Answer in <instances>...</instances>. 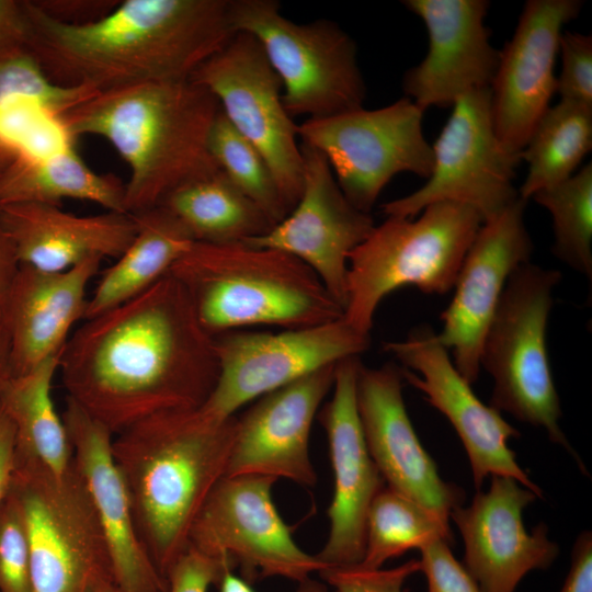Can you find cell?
<instances>
[{
    "label": "cell",
    "instance_id": "7bdbcfd3",
    "mask_svg": "<svg viewBox=\"0 0 592 592\" xmlns=\"http://www.w3.org/2000/svg\"><path fill=\"white\" fill-rule=\"evenodd\" d=\"M15 430L0 406V503L7 496L14 470Z\"/></svg>",
    "mask_w": 592,
    "mask_h": 592
},
{
    "label": "cell",
    "instance_id": "f546056e",
    "mask_svg": "<svg viewBox=\"0 0 592 592\" xmlns=\"http://www.w3.org/2000/svg\"><path fill=\"white\" fill-rule=\"evenodd\" d=\"M158 206L174 216L195 242H244L274 226L221 171L178 187Z\"/></svg>",
    "mask_w": 592,
    "mask_h": 592
},
{
    "label": "cell",
    "instance_id": "4fadbf2b",
    "mask_svg": "<svg viewBox=\"0 0 592 592\" xmlns=\"http://www.w3.org/2000/svg\"><path fill=\"white\" fill-rule=\"evenodd\" d=\"M371 337L344 317L280 332L235 330L215 335L219 375L201 407L224 420L243 405L344 358L360 356Z\"/></svg>",
    "mask_w": 592,
    "mask_h": 592
},
{
    "label": "cell",
    "instance_id": "ac0fdd59",
    "mask_svg": "<svg viewBox=\"0 0 592 592\" xmlns=\"http://www.w3.org/2000/svg\"><path fill=\"white\" fill-rule=\"evenodd\" d=\"M401 366L361 365L356 406L367 449L385 485L422 505L449 525L452 511L462 505L463 489L444 481L422 446L409 419Z\"/></svg>",
    "mask_w": 592,
    "mask_h": 592
},
{
    "label": "cell",
    "instance_id": "4316f807",
    "mask_svg": "<svg viewBox=\"0 0 592 592\" xmlns=\"http://www.w3.org/2000/svg\"><path fill=\"white\" fill-rule=\"evenodd\" d=\"M96 92L54 83L25 46L0 49V174L69 146L58 115Z\"/></svg>",
    "mask_w": 592,
    "mask_h": 592
},
{
    "label": "cell",
    "instance_id": "603a6c76",
    "mask_svg": "<svg viewBox=\"0 0 592 592\" xmlns=\"http://www.w3.org/2000/svg\"><path fill=\"white\" fill-rule=\"evenodd\" d=\"M335 365L326 366L260 398L240 418L225 476L283 478L312 487L309 456L315 417L332 389Z\"/></svg>",
    "mask_w": 592,
    "mask_h": 592
},
{
    "label": "cell",
    "instance_id": "1f68e13d",
    "mask_svg": "<svg viewBox=\"0 0 592 592\" xmlns=\"http://www.w3.org/2000/svg\"><path fill=\"white\" fill-rule=\"evenodd\" d=\"M591 148L592 107L561 100L549 106L520 153L528 166L520 197L527 201L569 179Z\"/></svg>",
    "mask_w": 592,
    "mask_h": 592
},
{
    "label": "cell",
    "instance_id": "836d02e7",
    "mask_svg": "<svg viewBox=\"0 0 592 592\" xmlns=\"http://www.w3.org/2000/svg\"><path fill=\"white\" fill-rule=\"evenodd\" d=\"M533 198L553 219V253L573 270L592 277V163Z\"/></svg>",
    "mask_w": 592,
    "mask_h": 592
},
{
    "label": "cell",
    "instance_id": "7a4b0ae2",
    "mask_svg": "<svg viewBox=\"0 0 592 592\" xmlns=\"http://www.w3.org/2000/svg\"><path fill=\"white\" fill-rule=\"evenodd\" d=\"M25 47L50 81L98 92L189 80L234 36L229 0H125L67 23L24 1Z\"/></svg>",
    "mask_w": 592,
    "mask_h": 592
},
{
    "label": "cell",
    "instance_id": "ba28073f",
    "mask_svg": "<svg viewBox=\"0 0 592 592\" xmlns=\"http://www.w3.org/2000/svg\"><path fill=\"white\" fill-rule=\"evenodd\" d=\"M235 33L261 45L278 76L283 103L291 115L329 117L363 107L366 86L353 38L335 22L296 23L276 0H229Z\"/></svg>",
    "mask_w": 592,
    "mask_h": 592
},
{
    "label": "cell",
    "instance_id": "d4e9b609",
    "mask_svg": "<svg viewBox=\"0 0 592 592\" xmlns=\"http://www.w3.org/2000/svg\"><path fill=\"white\" fill-rule=\"evenodd\" d=\"M101 261L91 259L64 272L20 265L1 316L10 338L12 376L62 351L70 329L84 320L88 284Z\"/></svg>",
    "mask_w": 592,
    "mask_h": 592
},
{
    "label": "cell",
    "instance_id": "f1b7e54d",
    "mask_svg": "<svg viewBox=\"0 0 592 592\" xmlns=\"http://www.w3.org/2000/svg\"><path fill=\"white\" fill-rule=\"evenodd\" d=\"M65 198L89 201L106 210L127 213L125 184L113 174L93 171L76 146L16 161L0 174V206L18 203L60 206Z\"/></svg>",
    "mask_w": 592,
    "mask_h": 592
},
{
    "label": "cell",
    "instance_id": "8992f818",
    "mask_svg": "<svg viewBox=\"0 0 592 592\" xmlns=\"http://www.w3.org/2000/svg\"><path fill=\"white\" fill-rule=\"evenodd\" d=\"M482 224L476 209L455 202L431 204L414 218L386 217L350 254L344 319L369 335L391 292L408 285L430 295L449 292Z\"/></svg>",
    "mask_w": 592,
    "mask_h": 592
},
{
    "label": "cell",
    "instance_id": "52a82bcc",
    "mask_svg": "<svg viewBox=\"0 0 592 592\" xmlns=\"http://www.w3.org/2000/svg\"><path fill=\"white\" fill-rule=\"evenodd\" d=\"M560 280L559 271L531 262L514 270L486 330L479 365L493 379L489 406L545 429L551 442L579 460L559 425L561 408L546 345L553 292Z\"/></svg>",
    "mask_w": 592,
    "mask_h": 592
},
{
    "label": "cell",
    "instance_id": "ee69618b",
    "mask_svg": "<svg viewBox=\"0 0 592 592\" xmlns=\"http://www.w3.org/2000/svg\"><path fill=\"white\" fill-rule=\"evenodd\" d=\"M14 246L7 235L0 218V317L20 269Z\"/></svg>",
    "mask_w": 592,
    "mask_h": 592
},
{
    "label": "cell",
    "instance_id": "e575fe53",
    "mask_svg": "<svg viewBox=\"0 0 592 592\" xmlns=\"http://www.w3.org/2000/svg\"><path fill=\"white\" fill-rule=\"evenodd\" d=\"M209 150L224 175L274 225L291 212L263 156L234 128L220 109L212 126Z\"/></svg>",
    "mask_w": 592,
    "mask_h": 592
},
{
    "label": "cell",
    "instance_id": "d590c367",
    "mask_svg": "<svg viewBox=\"0 0 592 592\" xmlns=\"http://www.w3.org/2000/svg\"><path fill=\"white\" fill-rule=\"evenodd\" d=\"M0 592H33L26 522L11 485L0 503Z\"/></svg>",
    "mask_w": 592,
    "mask_h": 592
},
{
    "label": "cell",
    "instance_id": "30bf717a",
    "mask_svg": "<svg viewBox=\"0 0 592 592\" xmlns=\"http://www.w3.org/2000/svg\"><path fill=\"white\" fill-rule=\"evenodd\" d=\"M423 112L403 96L380 109L306 118L297 126L298 138L326 157L346 200L369 214L396 174L431 175L434 155L423 133Z\"/></svg>",
    "mask_w": 592,
    "mask_h": 592
},
{
    "label": "cell",
    "instance_id": "7c38bea8",
    "mask_svg": "<svg viewBox=\"0 0 592 592\" xmlns=\"http://www.w3.org/2000/svg\"><path fill=\"white\" fill-rule=\"evenodd\" d=\"M190 80L214 95L227 121L263 156L292 209L304 182L298 125L284 106L281 80L259 42L235 33Z\"/></svg>",
    "mask_w": 592,
    "mask_h": 592
},
{
    "label": "cell",
    "instance_id": "6da1fadb",
    "mask_svg": "<svg viewBox=\"0 0 592 592\" xmlns=\"http://www.w3.org/2000/svg\"><path fill=\"white\" fill-rule=\"evenodd\" d=\"M67 398L116 435L157 413L201 408L219 375L215 337L167 273L84 323L59 358Z\"/></svg>",
    "mask_w": 592,
    "mask_h": 592
},
{
    "label": "cell",
    "instance_id": "9a60e30c",
    "mask_svg": "<svg viewBox=\"0 0 592 592\" xmlns=\"http://www.w3.org/2000/svg\"><path fill=\"white\" fill-rule=\"evenodd\" d=\"M384 350L401 364L405 382L422 391L455 429L468 455L477 491L488 476L497 475L514 478L543 498L542 489L520 467L508 445L509 440L520 436L519 431L479 400L431 327L415 328L402 341L386 342Z\"/></svg>",
    "mask_w": 592,
    "mask_h": 592
},
{
    "label": "cell",
    "instance_id": "7dc6e473",
    "mask_svg": "<svg viewBox=\"0 0 592 592\" xmlns=\"http://www.w3.org/2000/svg\"><path fill=\"white\" fill-rule=\"evenodd\" d=\"M90 592H122L114 581H106L98 584Z\"/></svg>",
    "mask_w": 592,
    "mask_h": 592
},
{
    "label": "cell",
    "instance_id": "7402d4cb",
    "mask_svg": "<svg viewBox=\"0 0 592 592\" xmlns=\"http://www.w3.org/2000/svg\"><path fill=\"white\" fill-rule=\"evenodd\" d=\"M428 32L429 47L423 60L402 78L407 98L421 110L449 107L463 95L490 89L500 50L490 43L485 24L487 0H405Z\"/></svg>",
    "mask_w": 592,
    "mask_h": 592
},
{
    "label": "cell",
    "instance_id": "8d00e7d4",
    "mask_svg": "<svg viewBox=\"0 0 592 592\" xmlns=\"http://www.w3.org/2000/svg\"><path fill=\"white\" fill-rule=\"evenodd\" d=\"M559 50L562 65L556 93L561 101L592 107V36L563 31Z\"/></svg>",
    "mask_w": 592,
    "mask_h": 592
},
{
    "label": "cell",
    "instance_id": "5bb4252c",
    "mask_svg": "<svg viewBox=\"0 0 592 592\" xmlns=\"http://www.w3.org/2000/svg\"><path fill=\"white\" fill-rule=\"evenodd\" d=\"M275 481L224 476L193 524L190 546L228 560L249 583L271 577L299 583L327 569L293 539L272 499Z\"/></svg>",
    "mask_w": 592,
    "mask_h": 592
},
{
    "label": "cell",
    "instance_id": "83f0119b",
    "mask_svg": "<svg viewBox=\"0 0 592 592\" xmlns=\"http://www.w3.org/2000/svg\"><path fill=\"white\" fill-rule=\"evenodd\" d=\"M136 235L103 273L88 301L86 319L136 297L162 276L195 242L187 230L161 206L132 214Z\"/></svg>",
    "mask_w": 592,
    "mask_h": 592
},
{
    "label": "cell",
    "instance_id": "60d3db41",
    "mask_svg": "<svg viewBox=\"0 0 592 592\" xmlns=\"http://www.w3.org/2000/svg\"><path fill=\"white\" fill-rule=\"evenodd\" d=\"M559 592H592V534L580 533L573 544L571 563Z\"/></svg>",
    "mask_w": 592,
    "mask_h": 592
},
{
    "label": "cell",
    "instance_id": "d6a6232c",
    "mask_svg": "<svg viewBox=\"0 0 592 592\" xmlns=\"http://www.w3.org/2000/svg\"><path fill=\"white\" fill-rule=\"evenodd\" d=\"M444 538L449 525L422 505L385 486L373 499L366 517L364 556L358 566L379 569L390 558Z\"/></svg>",
    "mask_w": 592,
    "mask_h": 592
},
{
    "label": "cell",
    "instance_id": "4dcf8cb0",
    "mask_svg": "<svg viewBox=\"0 0 592 592\" xmlns=\"http://www.w3.org/2000/svg\"><path fill=\"white\" fill-rule=\"evenodd\" d=\"M60 354L27 373L12 376L0 391V406L14 425L15 452L59 474L72 464L69 436L52 398Z\"/></svg>",
    "mask_w": 592,
    "mask_h": 592
},
{
    "label": "cell",
    "instance_id": "8fae6325",
    "mask_svg": "<svg viewBox=\"0 0 592 592\" xmlns=\"http://www.w3.org/2000/svg\"><path fill=\"white\" fill-rule=\"evenodd\" d=\"M434 166L413 193L382 205L386 217L414 218L426 206L455 202L476 209L483 221L519 197L513 180L521 156L499 139L492 121L490 89L460 96L432 146Z\"/></svg>",
    "mask_w": 592,
    "mask_h": 592
},
{
    "label": "cell",
    "instance_id": "e0dca14e",
    "mask_svg": "<svg viewBox=\"0 0 592 592\" xmlns=\"http://www.w3.org/2000/svg\"><path fill=\"white\" fill-rule=\"evenodd\" d=\"M525 200L519 197L494 218L483 221L457 275L454 296L442 312L441 344L471 385L480 373L486 330L508 278L530 262L534 244L524 223Z\"/></svg>",
    "mask_w": 592,
    "mask_h": 592
},
{
    "label": "cell",
    "instance_id": "ab89813d",
    "mask_svg": "<svg viewBox=\"0 0 592 592\" xmlns=\"http://www.w3.org/2000/svg\"><path fill=\"white\" fill-rule=\"evenodd\" d=\"M232 565L192 546L174 562L166 577L167 592H208Z\"/></svg>",
    "mask_w": 592,
    "mask_h": 592
},
{
    "label": "cell",
    "instance_id": "2e32d148",
    "mask_svg": "<svg viewBox=\"0 0 592 592\" xmlns=\"http://www.w3.org/2000/svg\"><path fill=\"white\" fill-rule=\"evenodd\" d=\"M300 151L304 182L295 206L266 234L244 242L305 263L344 309L350 254L376 225L346 200L320 151L304 143Z\"/></svg>",
    "mask_w": 592,
    "mask_h": 592
},
{
    "label": "cell",
    "instance_id": "f35d334b",
    "mask_svg": "<svg viewBox=\"0 0 592 592\" xmlns=\"http://www.w3.org/2000/svg\"><path fill=\"white\" fill-rule=\"evenodd\" d=\"M419 550L420 571L426 578L428 592H481L464 565L454 557L449 542L437 538Z\"/></svg>",
    "mask_w": 592,
    "mask_h": 592
},
{
    "label": "cell",
    "instance_id": "ffe728a7",
    "mask_svg": "<svg viewBox=\"0 0 592 592\" xmlns=\"http://www.w3.org/2000/svg\"><path fill=\"white\" fill-rule=\"evenodd\" d=\"M360 356L335 367L332 397L318 414L323 426L334 477L328 509L329 535L317 558L328 567L360 565L365 548L366 517L386 486L367 449L356 406Z\"/></svg>",
    "mask_w": 592,
    "mask_h": 592
},
{
    "label": "cell",
    "instance_id": "cb8c5ba5",
    "mask_svg": "<svg viewBox=\"0 0 592 592\" xmlns=\"http://www.w3.org/2000/svg\"><path fill=\"white\" fill-rule=\"evenodd\" d=\"M61 418L75 466L103 531L118 589L167 592L164 579L139 539L129 497L112 454L113 434L69 398Z\"/></svg>",
    "mask_w": 592,
    "mask_h": 592
},
{
    "label": "cell",
    "instance_id": "b9f144b4",
    "mask_svg": "<svg viewBox=\"0 0 592 592\" xmlns=\"http://www.w3.org/2000/svg\"><path fill=\"white\" fill-rule=\"evenodd\" d=\"M26 30L24 1L0 0V49L25 46Z\"/></svg>",
    "mask_w": 592,
    "mask_h": 592
},
{
    "label": "cell",
    "instance_id": "3957f363",
    "mask_svg": "<svg viewBox=\"0 0 592 592\" xmlns=\"http://www.w3.org/2000/svg\"><path fill=\"white\" fill-rule=\"evenodd\" d=\"M218 113L214 95L189 79L100 91L58 118L72 138L92 135L113 146L130 171L125 209L135 214L220 171L209 150Z\"/></svg>",
    "mask_w": 592,
    "mask_h": 592
},
{
    "label": "cell",
    "instance_id": "d6986e66",
    "mask_svg": "<svg viewBox=\"0 0 592 592\" xmlns=\"http://www.w3.org/2000/svg\"><path fill=\"white\" fill-rule=\"evenodd\" d=\"M580 0H528L513 36L500 50L490 86L493 126L502 144L520 153L556 93L554 73L563 26Z\"/></svg>",
    "mask_w": 592,
    "mask_h": 592
},
{
    "label": "cell",
    "instance_id": "484cf974",
    "mask_svg": "<svg viewBox=\"0 0 592 592\" xmlns=\"http://www.w3.org/2000/svg\"><path fill=\"white\" fill-rule=\"evenodd\" d=\"M0 218L20 264L45 272H64L91 259H117L137 230L128 213L79 216L41 203L0 206Z\"/></svg>",
    "mask_w": 592,
    "mask_h": 592
},
{
    "label": "cell",
    "instance_id": "9c48e42d",
    "mask_svg": "<svg viewBox=\"0 0 592 592\" xmlns=\"http://www.w3.org/2000/svg\"><path fill=\"white\" fill-rule=\"evenodd\" d=\"M11 488L26 522L33 592H90L115 582L100 521L73 459L59 474L15 452Z\"/></svg>",
    "mask_w": 592,
    "mask_h": 592
},
{
    "label": "cell",
    "instance_id": "277c9868",
    "mask_svg": "<svg viewBox=\"0 0 592 592\" xmlns=\"http://www.w3.org/2000/svg\"><path fill=\"white\" fill-rule=\"evenodd\" d=\"M236 425V415L220 420L198 408L157 413L113 435L139 539L164 581L226 474Z\"/></svg>",
    "mask_w": 592,
    "mask_h": 592
},
{
    "label": "cell",
    "instance_id": "44dd1931",
    "mask_svg": "<svg viewBox=\"0 0 592 592\" xmlns=\"http://www.w3.org/2000/svg\"><path fill=\"white\" fill-rule=\"evenodd\" d=\"M537 498L514 478L493 475L487 491L452 511L464 540L463 565L481 592H514L528 572L545 570L557 558L547 526L528 533L523 524V510Z\"/></svg>",
    "mask_w": 592,
    "mask_h": 592
},
{
    "label": "cell",
    "instance_id": "f6af8a7d",
    "mask_svg": "<svg viewBox=\"0 0 592 592\" xmlns=\"http://www.w3.org/2000/svg\"><path fill=\"white\" fill-rule=\"evenodd\" d=\"M218 592H255L251 583L234 573L232 569H226L217 583ZM296 592H330L321 582L311 578L298 583Z\"/></svg>",
    "mask_w": 592,
    "mask_h": 592
},
{
    "label": "cell",
    "instance_id": "74e56055",
    "mask_svg": "<svg viewBox=\"0 0 592 592\" xmlns=\"http://www.w3.org/2000/svg\"><path fill=\"white\" fill-rule=\"evenodd\" d=\"M418 571L420 562L412 559L390 569H365L358 565L328 567L319 576L333 592H406L405 582Z\"/></svg>",
    "mask_w": 592,
    "mask_h": 592
},
{
    "label": "cell",
    "instance_id": "5b68a950",
    "mask_svg": "<svg viewBox=\"0 0 592 592\" xmlns=\"http://www.w3.org/2000/svg\"><path fill=\"white\" fill-rule=\"evenodd\" d=\"M168 273L183 285L214 337L251 326L306 328L344 316L310 267L271 248L194 242Z\"/></svg>",
    "mask_w": 592,
    "mask_h": 592
},
{
    "label": "cell",
    "instance_id": "bcb514c9",
    "mask_svg": "<svg viewBox=\"0 0 592 592\" xmlns=\"http://www.w3.org/2000/svg\"><path fill=\"white\" fill-rule=\"evenodd\" d=\"M10 353L9 333L0 317V391L5 383L12 377Z\"/></svg>",
    "mask_w": 592,
    "mask_h": 592
}]
</instances>
